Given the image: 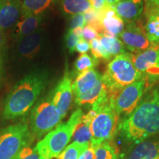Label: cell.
Wrapping results in <instances>:
<instances>
[{
    "mask_svg": "<svg viewBox=\"0 0 159 159\" xmlns=\"http://www.w3.org/2000/svg\"><path fill=\"white\" fill-rule=\"evenodd\" d=\"M119 130L133 144L159 135V83L147 89L136 108L120 121Z\"/></svg>",
    "mask_w": 159,
    "mask_h": 159,
    "instance_id": "cell-1",
    "label": "cell"
},
{
    "mask_svg": "<svg viewBox=\"0 0 159 159\" xmlns=\"http://www.w3.org/2000/svg\"><path fill=\"white\" fill-rule=\"evenodd\" d=\"M47 71H33L16 83L6 97L2 117L13 120L24 116L33 108L48 83Z\"/></svg>",
    "mask_w": 159,
    "mask_h": 159,
    "instance_id": "cell-2",
    "label": "cell"
},
{
    "mask_svg": "<svg viewBox=\"0 0 159 159\" xmlns=\"http://www.w3.org/2000/svg\"><path fill=\"white\" fill-rule=\"evenodd\" d=\"M91 107L97 111L89 125L91 134L90 145L95 148L112 140L118 132L121 120L113 106L112 95L107 89Z\"/></svg>",
    "mask_w": 159,
    "mask_h": 159,
    "instance_id": "cell-3",
    "label": "cell"
},
{
    "mask_svg": "<svg viewBox=\"0 0 159 159\" xmlns=\"http://www.w3.org/2000/svg\"><path fill=\"white\" fill-rule=\"evenodd\" d=\"M83 116V111L80 108L77 109L67 122L60 123L38 142L35 148L41 159L57 158L70 142L75 129L81 121Z\"/></svg>",
    "mask_w": 159,
    "mask_h": 159,
    "instance_id": "cell-4",
    "label": "cell"
},
{
    "mask_svg": "<svg viewBox=\"0 0 159 159\" xmlns=\"http://www.w3.org/2000/svg\"><path fill=\"white\" fill-rule=\"evenodd\" d=\"M141 77H143L135 67L132 54L125 52L114 57L109 62L102 75V81L110 94H116Z\"/></svg>",
    "mask_w": 159,
    "mask_h": 159,
    "instance_id": "cell-5",
    "label": "cell"
},
{
    "mask_svg": "<svg viewBox=\"0 0 159 159\" xmlns=\"http://www.w3.org/2000/svg\"><path fill=\"white\" fill-rule=\"evenodd\" d=\"M62 120L61 114L52 100L51 93L39 99L30 116L31 134L41 139L56 128Z\"/></svg>",
    "mask_w": 159,
    "mask_h": 159,
    "instance_id": "cell-6",
    "label": "cell"
},
{
    "mask_svg": "<svg viewBox=\"0 0 159 159\" xmlns=\"http://www.w3.org/2000/svg\"><path fill=\"white\" fill-rule=\"evenodd\" d=\"M31 135L29 125L20 122L0 130V159H15Z\"/></svg>",
    "mask_w": 159,
    "mask_h": 159,
    "instance_id": "cell-7",
    "label": "cell"
},
{
    "mask_svg": "<svg viewBox=\"0 0 159 159\" xmlns=\"http://www.w3.org/2000/svg\"><path fill=\"white\" fill-rule=\"evenodd\" d=\"M147 89L146 78L141 77L126 85L116 94H111L113 106L120 118H125L134 111L140 102Z\"/></svg>",
    "mask_w": 159,
    "mask_h": 159,
    "instance_id": "cell-8",
    "label": "cell"
},
{
    "mask_svg": "<svg viewBox=\"0 0 159 159\" xmlns=\"http://www.w3.org/2000/svg\"><path fill=\"white\" fill-rule=\"evenodd\" d=\"M132 57L136 70L147 80L148 89L159 83V44L151 45Z\"/></svg>",
    "mask_w": 159,
    "mask_h": 159,
    "instance_id": "cell-9",
    "label": "cell"
},
{
    "mask_svg": "<svg viewBox=\"0 0 159 159\" xmlns=\"http://www.w3.org/2000/svg\"><path fill=\"white\" fill-rule=\"evenodd\" d=\"M119 39L124 44L125 49H128L132 54L141 52L152 44L144 30L135 22L128 23L124 30L119 35Z\"/></svg>",
    "mask_w": 159,
    "mask_h": 159,
    "instance_id": "cell-10",
    "label": "cell"
},
{
    "mask_svg": "<svg viewBox=\"0 0 159 159\" xmlns=\"http://www.w3.org/2000/svg\"><path fill=\"white\" fill-rule=\"evenodd\" d=\"M71 83L70 75L66 71L51 92L52 100L61 114L62 119L66 116L72 102L73 91Z\"/></svg>",
    "mask_w": 159,
    "mask_h": 159,
    "instance_id": "cell-11",
    "label": "cell"
},
{
    "mask_svg": "<svg viewBox=\"0 0 159 159\" xmlns=\"http://www.w3.org/2000/svg\"><path fill=\"white\" fill-rule=\"evenodd\" d=\"M22 13V0H0V29L13 27Z\"/></svg>",
    "mask_w": 159,
    "mask_h": 159,
    "instance_id": "cell-12",
    "label": "cell"
},
{
    "mask_svg": "<svg viewBox=\"0 0 159 159\" xmlns=\"http://www.w3.org/2000/svg\"><path fill=\"white\" fill-rule=\"evenodd\" d=\"M125 159H159V135L134 144Z\"/></svg>",
    "mask_w": 159,
    "mask_h": 159,
    "instance_id": "cell-13",
    "label": "cell"
},
{
    "mask_svg": "<svg viewBox=\"0 0 159 159\" xmlns=\"http://www.w3.org/2000/svg\"><path fill=\"white\" fill-rule=\"evenodd\" d=\"M43 20L42 15L22 14L13 27L12 37L18 43L39 29Z\"/></svg>",
    "mask_w": 159,
    "mask_h": 159,
    "instance_id": "cell-14",
    "label": "cell"
},
{
    "mask_svg": "<svg viewBox=\"0 0 159 159\" xmlns=\"http://www.w3.org/2000/svg\"><path fill=\"white\" fill-rule=\"evenodd\" d=\"M112 7L123 21L128 23L135 22L144 13V0H122Z\"/></svg>",
    "mask_w": 159,
    "mask_h": 159,
    "instance_id": "cell-15",
    "label": "cell"
},
{
    "mask_svg": "<svg viewBox=\"0 0 159 159\" xmlns=\"http://www.w3.org/2000/svg\"><path fill=\"white\" fill-rule=\"evenodd\" d=\"M100 22L103 34L118 37L125 29L124 21L116 14L112 7H105L99 11Z\"/></svg>",
    "mask_w": 159,
    "mask_h": 159,
    "instance_id": "cell-16",
    "label": "cell"
},
{
    "mask_svg": "<svg viewBox=\"0 0 159 159\" xmlns=\"http://www.w3.org/2000/svg\"><path fill=\"white\" fill-rule=\"evenodd\" d=\"M102 75L94 69H89L77 75L76 78L71 83L74 97H77L90 91L102 80Z\"/></svg>",
    "mask_w": 159,
    "mask_h": 159,
    "instance_id": "cell-17",
    "label": "cell"
},
{
    "mask_svg": "<svg viewBox=\"0 0 159 159\" xmlns=\"http://www.w3.org/2000/svg\"><path fill=\"white\" fill-rule=\"evenodd\" d=\"M42 42L43 33L39 29L17 43V54L23 59H33L41 49Z\"/></svg>",
    "mask_w": 159,
    "mask_h": 159,
    "instance_id": "cell-18",
    "label": "cell"
},
{
    "mask_svg": "<svg viewBox=\"0 0 159 159\" xmlns=\"http://www.w3.org/2000/svg\"><path fill=\"white\" fill-rule=\"evenodd\" d=\"M145 14L143 30L152 44H159V7H148Z\"/></svg>",
    "mask_w": 159,
    "mask_h": 159,
    "instance_id": "cell-19",
    "label": "cell"
},
{
    "mask_svg": "<svg viewBox=\"0 0 159 159\" xmlns=\"http://www.w3.org/2000/svg\"><path fill=\"white\" fill-rule=\"evenodd\" d=\"M61 8L65 14H83L93 8L89 0H61Z\"/></svg>",
    "mask_w": 159,
    "mask_h": 159,
    "instance_id": "cell-20",
    "label": "cell"
},
{
    "mask_svg": "<svg viewBox=\"0 0 159 159\" xmlns=\"http://www.w3.org/2000/svg\"><path fill=\"white\" fill-rule=\"evenodd\" d=\"M97 39L99 40L101 44L104 47L105 50L108 52L112 57L127 52L125 51L126 49H125L124 44L117 37L110 36V35L100 33L98 35Z\"/></svg>",
    "mask_w": 159,
    "mask_h": 159,
    "instance_id": "cell-21",
    "label": "cell"
},
{
    "mask_svg": "<svg viewBox=\"0 0 159 159\" xmlns=\"http://www.w3.org/2000/svg\"><path fill=\"white\" fill-rule=\"evenodd\" d=\"M57 0H22V14L42 15Z\"/></svg>",
    "mask_w": 159,
    "mask_h": 159,
    "instance_id": "cell-22",
    "label": "cell"
},
{
    "mask_svg": "<svg viewBox=\"0 0 159 159\" xmlns=\"http://www.w3.org/2000/svg\"><path fill=\"white\" fill-rule=\"evenodd\" d=\"M107 88L102 81V77L99 82L97 83L96 86L92 89L90 91L85 94L79 95L75 97V102L79 106L85 105H92L96 101L101 97Z\"/></svg>",
    "mask_w": 159,
    "mask_h": 159,
    "instance_id": "cell-23",
    "label": "cell"
},
{
    "mask_svg": "<svg viewBox=\"0 0 159 159\" xmlns=\"http://www.w3.org/2000/svg\"><path fill=\"white\" fill-rule=\"evenodd\" d=\"M90 146V143L72 142L66 147L61 153L57 156V159H78L85 150Z\"/></svg>",
    "mask_w": 159,
    "mask_h": 159,
    "instance_id": "cell-24",
    "label": "cell"
},
{
    "mask_svg": "<svg viewBox=\"0 0 159 159\" xmlns=\"http://www.w3.org/2000/svg\"><path fill=\"white\" fill-rule=\"evenodd\" d=\"M94 159H118V150L111 142H105L94 148Z\"/></svg>",
    "mask_w": 159,
    "mask_h": 159,
    "instance_id": "cell-25",
    "label": "cell"
},
{
    "mask_svg": "<svg viewBox=\"0 0 159 159\" xmlns=\"http://www.w3.org/2000/svg\"><path fill=\"white\" fill-rule=\"evenodd\" d=\"M98 64V61L87 54H81L75 63V71L77 75L89 69H94Z\"/></svg>",
    "mask_w": 159,
    "mask_h": 159,
    "instance_id": "cell-26",
    "label": "cell"
},
{
    "mask_svg": "<svg viewBox=\"0 0 159 159\" xmlns=\"http://www.w3.org/2000/svg\"><path fill=\"white\" fill-rule=\"evenodd\" d=\"M71 139L73 142L90 143L91 134L89 125L80 121L75 128Z\"/></svg>",
    "mask_w": 159,
    "mask_h": 159,
    "instance_id": "cell-27",
    "label": "cell"
},
{
    "mask_svg": "<svg viewBox=\"0 0 159 159\" xmlns=\"http://www.w3.org/2000/svg\"><path fill=\"white\" fill-rule=\"evenodd\" d=\"M89 43H90L91 46V53H92L93 57L94 58H96L97 60L102 58L105 61H109V60L112 58V56L105 50L97 38L91 41Z\"/></svg>",
    "mask_w": 159,
    "mask_h": 159,
    "instance_id": "cell-28",
    "label": "cell"
},
{
    "mask_svg": "<svg viewBox=\"0 0 159 159\" xmlns=\"http://www.w3.org/2000/svg\"><path fill=\"white\" fill-rule=\"evenodd\" d=\"M15 159H41L36 148L25 146L21 149Z\"/></svg>",
    "mask_w": 159,
    "mask_h": 159,
    "instance_id": "cell-29",
    "label": "cell"
},
{
    "mask_svg": "<svg viewBox=\"0 0 159 159\" xmlns=\"http://www.w3.org/2000/svg\"><path fill=\"white\" fill-rule=\"evenodd\" d=\"M80 39L77 37L72 31L68 30L67 33L66 34V47L69 49V53L72 54L75 52L76 46Z\"/></svg>",
    "mask_w": 159,
    "mask_h": 159,
    "instance_id": "cell-30",
    "label": "cell"
},
{
    "mask_svg": "<svg viewBox=\"0 0 159 159\" xmlns=\"http://www.w3.org/2000/svg\"><path fill=\"white\" fill-rule=\"evenodd\" d=\"M85 25H86V23H85L84 13L71 16L70 19H69V30H72L76 29L77 27L83 28Z\"/></svg>",
    "mask_w": 159,
    "mask_h": 159,
    "instance_id": "cell-31",
    "label": "cell"
},
{
    "mask_svg": "<svg viewBox=\"0 0 159 159\" xmlns=\"http://www.w3.org/2000/svg\"><path fill=\"white\" fill-rule=\"evenodd\" d=\"M98 32L90 25H85L83 28V39L90 43L98 37Z\"/></svg>",
    "mask_w": 159,
    "mask_h": 159,
    "instance_id": "cell-32",
    "label": "cell"
},
{
    "mask_svg": "<svg viewBox=\"0 0 159 159\" xmlns=\"http://www.w3.org/2000/svg\"><path fill=\"white\" fill-rule=\"evenodd\" d=\"M90 49H91L90 43L83 39H80L78 43H77L75 51L81 53V54H86L87 52H89V50Z\"/></svg>",
    "mask_w": 159,
    "mask_h": 159,
    "instance_id": "cell-33",
    "label": "cell"
},
{
    "mask_svg": "<svg viewBox=\"0 0 159 159\" xmlns=\"http://www.w3.org/2000/svg\"><path fill=\"white\" fill-rule=\"evenodd\" d=\"M91 7L97 11H102L105 7H108L105 0H89Z\"/></svg>",
    "mask_w": 159,
    "mask_h": 159,
    "instance_id": "cell-34",
    "label": "cell"
},
{
    "mask_svg": "<svg viewBox=\"0 0 159 159\" xmlns=\"http://www.w3.org/2000/svg\"><path fill=\"white\" fill-rule=\"evenodd\" d=\"M94 148L90 145L89 148L86 150H85L82 153V155L79 157L78 159H94Z\"/></svg>",
    "mask_w": 159,
    "mask_h": 159,
    "instance_id": "cell-35",
    "label": "cell"
},
{
    "mask_svg": "<svg viewBox=\"0 0 159 159\" xmlns=\"http://www.w3.org/2000/svg\"><path fill=\"white\" fill-rule=\"evenodd\" d=\"M4 45V35H3V30L0 29V63H1V59H2V51Z\"/></svg>",
    "mask_w": 159,
    "mask_h": 159,
    "instance_id": "cell-36",
    "label": "cell"
},
{
    "mask_svg": "<svg viewBox=\"0 0 159 159\" xmlns=\"http://www.w3.org/2000/svg\"><path fill=\"white\" fill-rule=\"evenodd\" d=\"M159 7V0H152V2L146 4L145 7Z\"/></svg>",
    "mask_w": 159,
    "mask_h": 159,
    "instance_id": "cell-37",
    "label": "cell"
},
{
    "mask_svg": "<svg viewBox=\"0 0 159 159\" xmlns=\"http://www.w3.org/2000/svg\"><path fill=\"white\" fill-rule=\"evenodd\" d=\"M120 1H122V0H105L107 5L109 6V7H114L115 5H116Z\"/></svg>",
    "mask_w": 159,
    "mask_h": 159,
    "instance_id": "cell-38",
    "label": "cell"
},
{
    "mask_svg": "<svg viewBox=\"0 0 159 159\" xmlns=\"http://www.w3.org/2000/svg\"><path fill=\"white\" fill-rule=\"evenodd\" d=\"M144 1H145V3L148 4V3H149V2H152V0H144Z\"/></svg>",
    "mask_w": 159,
    "mask_h": 159,
    "instance_id": "cell-39",
    "label": "cell"
},
{
    "mask_svg": "<svg viewBox=\"0 0 159 159\" xmlns=\"http://www.w3.org/2000/svg\"><path fill=\"white\" fill-rule=\"evenodd\" d=\"M118 159H119V158H118Z\"/></svg>",
    "mask_w": 159,
    "mask_h": 159,
    "instance_id": "cell-40",
    "label": "cell"
}]
</instances>
